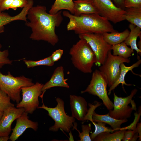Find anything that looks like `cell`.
<instances>
[{
    "label": "cell",
    "instance_id": "cell-1",
    "mask_svg": "<svg viewBox=\"0 0 141 141\" xmlns=\"http://www.w3.org/2000/svg\"><path fill=\"white\" fill-rule=\"evenodd\" d=\"M61 13L60 11L55 14H51L47 13L45 6L32 7L27 15L29 21L25 23L32 30L30 38L35 40L45 41L55 46L59 40L55 29L60 26L63 21Z\"/></svg>",
    "mask_w": 141,
    "mask_h": 141
},
{
    "label": "cell",
    "instance_id": "cell-2",
    "mask_svg": "<svg viewBox=\"0 0 141 141\" xmlns=\"http://www.w3.org/2000/svg\"><path fill=\"white\" fill-rule=\"evenodd\" d=\"M63 15L69 20L67 25V30H73L78 35L89 33L103 34L117 31L109 21L98 13L82 14L76 16L68 11H64Z\"/></svg>",
    "mask_w": 141,
    "mask_h": 141
},
{
    "label": "cell",
    "instance_id": "cell-3",
    "mask_svg": "<svg viewBox=\"0 0 141 141\" xmlns=\"http://www.w3.org/2000/svg\"><path fill=\"white\" fill-rule=\"evenodd\" d=\"M69 54L74 67L84 73H91L96 61L95 55L85 40L80 39L71 48Z\"/></svg>",
    "mask_w": 141,
    "mask_h": 141
},
{
    "label": "cell",
    "instance_id": "cell-4",
    "mask_svg": "<svg viewBox=\"0 0 141 141\" xmlns=\"http://www.w3.org/2000/svg\"><path fill=\"white\" fill-rule=\"evenodd\" d=\"M34 84L32 79L24 75L15 77L9 71L5 75L0 71V88L12 100L17 103L21 100V88L32 85Z\"/></svg>",
    "mask_w": 141,
    "mask_h": 141
},
{
    "label": "cell",
    "instance_id": "cell-5",
    "mask_svg": "<svg viewBox=\"0 0 141 141\" xmlns=\"http://www.w3.org/2000/svg\"><path fill=\"white\" fill-rule=\"evenodd\" d=\"M57 105L54 108L48 107L43 103L42 106H38L37 108L43 109L48 113V115L54 121V125L50 127L49 130L53 132H57L59 129L68 132L70 128L74 127L73 124L75 121V118L72 116L67 115L65 112L64 102L60 98L56 99Z\"/></svg>",
    "mask_w": 141,
    "mask_h": 141
},
{
    "label": "cell",
    "instance_id": "cell-6",
    "mask_svg": "<svg viewBox=\"0 0 141 141\" xmlns=\"http://www.w3.org/2000/svg\"><path fill=\"white\" fill-rule=\"evenodd\" d=\"M107 85L105 76L99 70L96 69L92 73L89 84L85 90L81 91V93L87 92L98 96L102 100L107 109L110 110L113 109V103L108 96Z\"/></svg>",
    "mask_w": 141,
    "mask_h": 141
},
{
    "label": "cell",
    "instance_id": "cell-7",
    "mask_svg": "<svg viewBox=\"0 0 141 141\" xmlns=\"http://www.w3.org/2000/svg\"><path fill=\"white\" fill-rule=\"evenodd\" d=\"M79 37L86 40L94 52L96 58L95 65L100 66L102 64L111 50L112 46L104 40L102 34L85 33L79 34Z\"/></svg>",
    "mask_w": 141,
    "mask_h": 141
},
{
    "label": "cell",
    "instance_id": "cell-8",
    "mask_svg": "<svg viewBox=\"0 0 141 141\" xmlns=\"http://www.w3.org/2000/svg\"><path fill=\"white\" fill-rule=\"evenodd\" d=\"M137 91V89H134L132 90L129 95L123 97H119L114 92L113 110H109V115L117 119L130 118L133 110H136L135 103L132 99Z\"/></svg>",
    "mask_w": 141,
    "mask_h": 141
},
{
    "label": "cell",
    "instance_id": "cell-9",
    "mask_svg": "<svg viewBox=\"0 0 141 141\" xmlns=\"http://www.w3.org/2000/svg\"><path fill=\"white\" fill-rule=\"evenodd\" d=\"M130 62L129 58L113 55L111 51L109 52L105 61L99 68V71L106 77L108 86H111L118 79L121 71L120 64Z\"/></svg>",
    "mask_w": 141,
    "mask_h": 141
},
{
    "label": "cell",
    "instance_id": "cell-10",
    "mask_svg": "<svg viewBox=\"0 0 141 141\" xmlns=\"http://www.w3.org/2000/svg\"><path fill=\"white\" fill-rule=\"evenodd\" d=\"M43 84L36 82L33 85L21 88L22 99L16 105L17 108H23L25 111L32 114L39 106V97L42 92Z\"/></svg>",
    "mask_w": 141,
    "mask_h": 141
},
{
    "label": "cell",
    "instance_id": "cell-11",
    "mask_svg": "<svg viewBox=\"0 0 141 141\" xmlns=\"http://www.w3.org/2000/svg\"><path fill=\"white\" fill-rule=\"evenodd\" d=\"M98 13L109 21L116 24L125 20V11L118 7L111 0H92Z\"/></svg>",
    "mask_w": 141,
    "mask_h": 141
},
{
    "label": "cell",
    "instance_id": "cell-12",
    "mask_svg": "<svg viewBox=\"0 0 141 141\" xmlns=\"http://www.w3.org/2000/svg\"><path fill=\"white\" fill-rule=\"evenodd\" d=\"M23 108L10 107L3 113L0 119V136H9L13 122L25 111Z\"/></svg>",
    "mask_w": 141,
    "mask_h": 141
},
{
    "label": "cell",
    "instance_id": "cell-13",
    "mask_svg": "<svg viewBox=\"0 0 141 141\" xmlns=\"http://www.w3.org/2000/svg\"><path fill=\"white\" fill-rule=\"evenodd\" d=\"M28 113L24 111L16 119L15 126L12 129V132L9 137L11 141L17 140L25 130L28 128H31L36 131L38 128V124L29 119Z\"/></svg>",
    "mask_w": 141,
    "mask_h": 141
},
{
    "label": "cell",
    "instance_id": "cell-14",
    "mask_svg": "<svg viewBox=\"0 0 141 141\" xmlns=\"http://www.w3.org/2000/svg\"><path fill=\"white\" fill-rule=\"evenodd\" d=\"M70 98L72 116L84 121L88 110L87 101L83 97L74 95H70Z\"/></svg>",
    "mask_w": 141,
    "mask_h": 141
},
{
    "label": "cell",
    "instance_id": "cell-15",
    "mask_svg": "<svg viewBox=\"0 0 141 141\" xmlns=\"http://www.w3.org/2000/svg\"><path fill=\"white\" fill-rule=\"evenodd\" d=\"M64 69L62 66H59L55 70L50 80L43 84L42 92L54 87H60L69 88V86L66 82L68 79L64 78Z\"/></svg>",
    "mask_w": 141,
    "mask_h": 141
},
{
    "label": "cell",
    "instance_id": "cell-16",
    "mask_svg": "<svg viewBox=\"0 0 141 141\" xmlns=\"http://www.w3.org/2000/svg\"><path fill=\"white\" fill-rule=\"evenodd\" d=\"M95 122H101L109 125L114 131L119 130L122 124L128 121L127 119H117L114 118L109 114L108 113L105 115H100L94 111L92 115V118L89 120Z\"/></svg>",
    "mask_w": 141,
    "mask_h": 141
},
{
    "label": "cell",
    "instance_id": "cell-17",
    "mask_svg": "<svg viewBox=\"0 0 141 141\" xmlns=\"http://www.w3.org/2000/svg\"><path fill=\"white\" fill-rule=\"evenodd\" d=\"M74 15L82 14L98 13L97 10L92 0L73 1Z\"/></svg>",
    "mask_w": 141,
    "mask_h": 141
},
{
    "label": "cell",
    "instance_id": "cell-18",
    "mask_svg": "<svg viewBox=\"0 0 141 141\" xmlns=\"http://www.w3.org/2000/svg\"><path fill=\"white\" fill-rule=\"evenodd\" d=\"M141 63V60L140 59L133 64L129 66H126L124 63H121L120 66L121 71L119 78L114 84L110 87L108 90V94L110 95L112 91L115 89L120 84H122L123 87L124 85L127 86L133 85L131 84H128L125 82V76L127 73L129 71H131L133 73L132 70L134 68L138 67Z\"/></svg>",
    "mask_w": 141,
    "mask_h": 141
},
{
    "label": "cell",
    "instance_id": "cell-19",
    "mask_svg": "<svg viewBox=\"0 0 141 141\" xmlns=\"http://www.w3.org/2000/svg\"><path fill=\"white\" fill-rule=\"evenodd\" d=\"M129 27L130 31L124 42L127 46H130L133 50H135L137 54L141 55V50L137 46V40L138 37L141 36V28L131 24L129 25Z\"/></svg>",
    "mask_w": 141,
    "mask_h": 141
},
{
    "label": "cell",
    "instance_id": "cell-20",
    "mask_svg": "<svg viewBox=\"0 0 141 141\" xmlns=\"http://www.w3.org/2000/svg\"><path fill=\"white\" fill-rule=\"evenodd\" d=\"M129 32L130 31L127 29L120 32L116 31L110 33H105L102 34L104 40L112 45L124 42L128 36Z\"/></svg>",
    "mask_w": 141,
    "mask_h": 141
},
{
    "label": "cell",
    "instance_id": "cell-21",
    "mask_svg": "<svg viewBox=\"0 0 141 141\" xmlns=\"http://www.w3.org/2000/svg\"><path fill=\"white\" fill-rule=\"evenodd\" d=\"M63 9L67 10L71 14H74V3L73 0H55L49 13L54 14Z\"/></svg>",
    "mask_w": 141,
    "mask_h": 141
},
{
    "label": "cell",
    "instance_id": "cell-22",
    "mask_svg": "<svg viewBox=\"0 0 141 141\" xmlns=\"http://www.w3.org/2000/svg\"><path fill=\"white\" fill-rule=\"evenodd\" d=\"M125 10V20L141 28V8H127Z\"/></svg>",
    "mask_w": 141,
    "mask_h": 141
},
{
    "label": "cell",
    "instance_id": "cell-23",
    "mask_svg": "<svg viewBox=\"0 0 141 141\" xmlns=\"http://www.w3.org/2000/svg\"><path fill=\"white\" fill-rule=\"evenodd\" d=\"M111 50L113 55L118 56L126 59L128 58L134 53V50L128 47L124 42L112 45Z\"/></svg>",
    "mask_w": 141,
    "mask_h": 141
},
{
    "label": "cell",
    "instance_id": "cell-24",
    "mask_svg": "<svg viewBox=\"0 0 141 141\" xmlns=\"http://www.w3.org/2000/svg\"><path fill=\"white\" fill-rule=\"evenodd\" d=\"M126 130H120L114 133H102L93 139L94 141H121Z\"/></svg>",
    "mask_w": 141,
    "mask_h": 141
},
{
    "label": "cell",
    "instance_id": "cell-25",
    "mask_svg": "<svg viewBox=\"0 0 141 141\" xmlns=\"http://www.w3.org/2000/svg\"><path fill=\"white\" fill-rule=\"evenodd\" d=\"M95 127V130L90 135V138L92 140L100 133L105 132L113 133L114 131L111 128L106 126V124L101 122H95L92 120L90 121Z\"/></svg>",
    "mask_w": 141,
    "mask_h": 141
},
{
    "label": "cell",
    "instance_id": "cell-26",
    "mask_svg": "<svg viewBox=\"0 0 141 141\" xmlns=\"http://www.w3.org/2000/svg\"><path fill=\"white\" fill-rule=\"evenodd\" d=\"M24 61L28 68L42 65L52 66L54 64V63L52 60L51 56L38 61L24 60Z\"/></svg>",
    "mask_w": 141,
    "mask_h": 141
},
{
    "label": "cell",
    "instance_id": "cell-27",
    "mask_svg": "<svg viewBox=\"0 0 141 141\" xmlns=\"http://www.w3.org/2000/svg\"><path fill=\"white\" fill-rule=\"evenodd\" d=\"M10 98L0 88V111L3 112L8 108L14 106Z\"/></svg>",
    "mask_w": 141,
    "mask_h": 141
},
{
    "label": "cell",
    "instance_id": "cell-28",
    "mask_svg": "<svg viewBox=\"0 0 141 141\" xmlns=\"http://www.w3.org/2000/svg\"><path fill=\"white\" fill-rule=\"evenodd\" d=\"M82 132H80L79 131V137L80 138L79 141H92L89 134L91 131V124L88 125L83 124L81 126Z\"/></svg>",
    "mask_w": 141,
    "mask_h": 141
},
{
    "label": "cell",
    "instance_id": "cell-29",
    "mask_svg": "<svg viewBox=\"0 0 141 141\" xmlns=\"http://www.w3.org/2000/svg\"><path fill=\"white\" fill-rule=\"evenodd\" d=\"M2 47L0 43V49ZM9 53L8 50L3 51H0V69L6 65H12L14 61L11 60L8 57Z\"/></svg>",
    "mask_w": 141,
    "mask_h": 141
},
{
    "label": "cell",
    "instance_id": "cell-30",
    "mask_svg": "<svg viewBox=\"0 0 141 141\" xmlns=\"http://www.w3.org/2000/svg\"><path fill=\"white\" fill-rule=\"evenodd\" d=\"M11 17L8 14L0 13V33L4 32V26L11 22Z\"/></svg>",
    "mask_w": 141,
    "mask_h": 141
},
{
    "label": "cell",
    "instance_id": "cell-31",
    "mask_svg": "<svg viewBox=\"0 0 141 141\" xmlns=\"http://www.w3.org/2000/svg\"><path fill=\"white\" fill-rule=\"evenodd\" d=\"M141 115V110L139 111V113H138L137 112H135L134 113L135 117L133 121L129 125L125 127H121L119 129V130H136L137 124L140 120Z\"/></svg>",
    "mask_w": 141,
    "mask_h": 141
},
{
    "label": "cell",
    "instance_id": "cell-32",
    "mask_svg": "<svg viewBox=\"0 0 141 141\" xmlns=\"http://www.w3.org/2000/svg\"><path fill=\"white\" fill-rule=\"evenodd\" d=\"M124 7L141 8V0H124Z\"/></svg>",
    "mask_w": 141,
    "mask_h": 141
},
{
    "label": "cell",
    "instance_id": "cell-33",
    "mask_svg": "<svg viewBox=\"0 0 141 141\" xmlns=\"http://www.w3.org/2000/svg\"><path fill=\"white\" fill-rule=\"evenodd\" d=\"M28 3V0H14L10 9L16 10L18 8H24L25 7Z\"/></svg>",
    "mask_w": 141,
    "mask_h": 141
},
{
    "label": "cell",
    "instance_id": "cell-34",
    "mask_svg": "<svg viewBox=\"0 0 141 141\" xmlns=\"http://www.w3.org/2000/svg\"><path fill=\"white\" fill-rule=\"evenodd\" d=\"M137 132L136 130H126L124 133L122 140V141H131L135 133Z\"/></svg>",
    "mask_w": 141,
    "mask_h": 141
},
{
    "label": "cell",
    "instance_id": "cell-35",
    "mask_svg": "<svg viewBox=\"0 0 141 141\" xmlns=\"http://www.w3.org/2000/svg\"><path fill=\"white\" fill-rule=\"evenodd\" d=\"M14 0H2L0 3V11L2 12L10 9Z\"/></svg>",
    "mask_w": 141,
    "mask_h": 141
},
{
    "label": "cell",
    "instance_id": "cell-36",
    "mask_svg": "<svg viewBox=\"0 0 141 141\" xmlns=\"http://www.w3.org/2000/svg\"><path fill=\"white\" fill-rule=\"evenodd\" d=\"M63 52V50L60 49L53 52L51 55L52 61L55 63L59 60L62 56Z\"/></svg>",
    "mask_w": 141,
    "mask_h": 141
},
{
    "label": "cell",
    "instance_id": "cell-37",
    "mask_svg": "<svg viewBox=\"0 0 141 141\" xmlns=\"http://www.w3.org/2000/svg\"><path fill=\"white\" fill-rule=\"evenodd\" d=\"M112 0L118 7L122 8L124 7V0ZM123 9V8H122Z\"/></svg>",
    "mask_w": 141,
    "mask_h": 141
},
{
    "label": "cell",
    "instance_id": "cell-38",
    "mask_svg": "<svg viewBox=\"0 0 141 141\" xmlns=\"http://www.w3.org/2000/svg\"><path fill=\"white\" fill-rule=\"evenodd\" d=\"M137 132L138 134V138L139 140L141 141V123L138 122L137 124L136 128Z\"/></svg>",
    "mask_w": 141,
    "mask_h": 141
},
{
    "label": "cell",
    "instance_id": "cell-39",
    "mask_svg": "<svg viewBox=\"0 0 141 141\" xmlns=\"http://www.w3.org/2000/svg\"><path fill=\"white\" fill-rule=\"evenodd\" d=\"M9 136H0V141H7L9 139Z\"/></svg>",
    "mask_w": 141,
    "mask_h": 141
},
{
    "label": "cell",
    "instance_id": "cell-40",
    "mask_svg": "<svg viewBox=\"0 0 141 141\" xmlns=\"http://www.w3.org/2000/svg\"><path fill=\"white\" fill-rule=\"evenodd\" d=\"M3 112L0 111V119L2 116Z\"/></svg>",
    "mask_w": 141,
    "mask_h": 141
},
{
    "label": "cell",
    "instance_id": "cell-41",
    "mask_svg": "<svg viewBox=\"0 0 141 141\" xmlns=\"http://www.w3.org/2000/svg\"><path fill=\"white\" fill-rule=\"evenodd\" d=\"M2 0H0V3L1 2Z\"/></svg>",
    "mask_w": 141,
    "mask_h": 141
},
{
    "label": "cell",
    "instance_id": "cell-42",
    "mask_svg": "<svg viewBox=\"0 0 141 141\" xmlns=\"http://www.w3.org/2000/svg\"></svg>",
    "mask_w": 141,
    "mask_h": 141
},
{
    "label": "cell",
    "instance_id": "cell-43",
    "mask_svg": "<svg viewBox=\"0 0 141 141\" xmlns=\"http://www.w3.org/2000/svg\"><path fill=\"white\" fill-rule=\"evenodd\" d=\"M0 12H1L0 11Z\"/></svg>",
    "mask_w": 141,
    "mask_h": 141
}]
</instances>
